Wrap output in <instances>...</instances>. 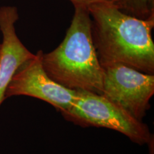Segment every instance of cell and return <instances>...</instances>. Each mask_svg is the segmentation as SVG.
Returning <instances> with one entry per match:
<instances>
[{
  "label": "cell",
  "mask_w": 154,
  "mask_h": 154,
  "mask_svg": "<svg viewBox=\"0 0 154 154\" xmlns=\"http://www.w3.org/2000/svg\"><path fill=\"white\" fill-rule=\"evenodd\" d=\"M119 1V0H116V2H118Z\"/></svg>",
  "instance_id": "30bf717a"
},
{
  "label": "cell",
  "mask_w": 154,
  "mask_h": 154,
  "mask_svg": "<svg viewBox=\"0 0 154 154\" xmlns=\"http://www.w3.org/2000/svg\"><path fill=\"white\" fill-rule=\"evenodd\" d=\"M154 139L152 138V139L150 140L149 143L147 144L148 146H149V154H153L154 153Z\"/></svg>",
  "instance_id": "9c48e42d"
},
{
  "label": "cell",
  "mask_w": 154,
  "mask_h": 154,
  "mask_svg": "<svg viewBox=\"0 0 154 154\" xmlns=\"http://www.w3.org/2000/svg\"><path fill=\"white\" fill-rule=\"evenodd\" d=\"M42 63L50 78L74 91L102 94L104 69L99 62L91 36L87 8L74 7V14L63 41Z\"/></svg>",
  "instance_id": "7a4b0ae2"
},
{
  "label": "cell",
  "mask_w": 154,
  "mask_h": 154,
  "mask_svg": "<svg viewBox=\"0 0 154 154\" xmlns=\"http://www.w3.org/2000/svg\"><path fill=\"white\" fill-rule=\"evenodd\" d=\"M18 9L14 6L0 7V32L2 42L0 48V106L11 79L19 67L34 57L18 37L15 25L19 20Z\"/></svg>",
  "instance_id": "8992f818"
},
{
  "label": "cell",
  "mask_w": 154,
  "mask_h": 154,
  "mask_svg": "<svg viewBox=\"0 0 154 154\" xmlns=\"http://www.w3.org/2000/svg\"><path fill=\"white\" fill-rule=\"evenodd\" d=\"M76 91V99L72 107L61 112L66 120L82 127L94 126L116 131L139 146L147 145L153 138L147 124L135 119L103 95Z\"/></svg>",
  "instance_id": "3957f363"
},
{
  "label": "cell",
  "mask_w": 154,
  "mask_h": 154,
  "mask_svg": "<svg viewBox=\"0 0 154 154\" xmlns=\"http://www.w3.org/2000/svg\"><path fill=\"white\" fill-rule=\"evenodd\" d=\"M87 9L92 40L102 66L119 63L154 75V18L127 14L115 2L94 4Z\"/></svg>",
  "instance_id": "6da1fadb"
},
{
  "label": "cell",
  "mask_w": 154,
  "mask_h": 154,
  "mask_svg": "<svg viewBox=\"0 0 154 154\" xmlns=\"http://www.w3.org/2000/svg\"><path fill=\"white\" fill-rule=\"evenodd\" d=\"M119 9L140 19L154 18V0H119Z\"/></svg>",
  "instance_id": "52a82bcc"
},
{
  "label": "cell",
  "mask_w": 154,
  "mask_h": 154,
  "mask_svg": "<svg viewBox=\"0 0 154 154\" xmlns=\"http://www.w3.org/2000/svg\"><path fill=\"white\" fill-rule=\"evenodd\" d=\"M0 48H1V44H0Z\"/></svg>",
  "instance_id": "8fae6325"
},
{
  "label": "cell",
  "mask_w": 154,
  "mask_h": 154,
  "mask_svg": "<svg viewBox=\"0 0 154 154\" xmlns=\"http://www.w3.org/2000/svg\"><path fill=\"white\" fill-rule=\"evenodd\" d=\"M69 1L72 3L74 7H84V8H88L91 5L97 3L108 2H116V0H69Z\"/></svg>",
  "instance_id": "ba28073f"
},
{
  "label": "cell",
  "mask_w": 154,
  "mask_h": 154,
  "mask_svg": "<svg viewBox=\"0 0 154 154\" xmlns=\"http://www.w3.org/2000/svg\"><path fill=\"white\" fill-rule=\"evenodd\" d=\"M42 50L24 62L15 73L6 91L5 98L26 96L44 101L59 112L69 110L77 91L58 84L48 76L42 63Z\"/></svg>",
  "instance_id": "5b68a950"
},
{
  "label": "cell",
  "mask_w": 154,
  "mask_h": 154,
  "mask_svg": "<svg viewBox=\"0 0 154 154\" xmlns=\"http://www.w3.org/2000/svg\"><path fill=\"white\" fill-rule=\"evenodd\" d=\"M103 69L101 95L137 120L143 121L151 109L154 75L119 63L104 66Z\"/></svg>",
  "instance_id": "277c9868"
}]
</instances>
